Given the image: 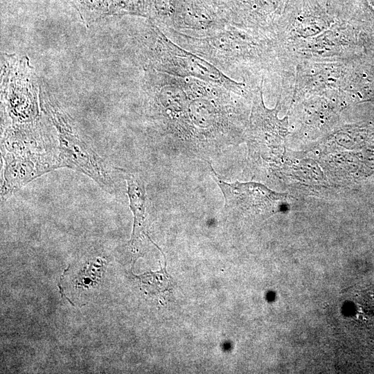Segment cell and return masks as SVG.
Instances as JSON below:
<instances>
[{"label":"cell","instance_id":"5","mask_svg":"<svg viewBox=\"0 0 374 374\" xmlns=\"http://www.w3.org/2000/svg\"><path fill=\"white\" fill-rule=\"evenodd\" d=\"M127 182V194L130 207L134 217V224L130 244L136 246L148 236L145 230L147 194L144 181L138 175L125 171Z\"/></svg>","mask_w":374,"mask_h":374},{"label":"cell","instance_id":"1","mask_svg":"<svg viewBox=\"0 0 374 374\" xmlns=\"http://www.w3.org/2000/svg\"><path fill=\"white\" fill-rule=\"evenodd\" d=\"M154 30L156 41L152 62L156 70L178 77L195 78L244 94V84L230 78L204 58L174 43L158 28Z\"/></svg>","mask_w":374,"mask_h":374},{"label":"cell","instance_id":"2","mask_svg":"<svg viewBox=\"0 0 374 374\" xmlns=\"http://www.w3.org/2000/svg\"><path fill=\"white\" fill-rule=\"evenodd\" d=\"M51 112L58 130L57 156L60 168L80 172L96 181L103 190L113 192L115 186L108 163L71 127L62 115L55 110Z\"/></svg>","mask_w":374,"mask_h":374},{"label":"cell","instance_id":"6","mask_svg":"<svg viewBox=\"0 0 374 374\" xmlns=\"http://www.w3.org/2000/svg\"><path fill=\"white\" fill-rule=\"evenodd\" d=\"M137 277L140 278L142 283L152 282V285H154L153 289L157 292L170 291L171 287L170 278L165 270L164 271L145 273Z\"/></svg>","mask_w":374,"mask_h":374},{"label":"cell","instance_id":"4","mask_svg":"<svg viewBox=\"0 0 374 374\" xmlns=\"http://www.w3.org/2000/svg\"><path fill=\"white\" fill-rule=\"evenodd\" d=\"M211 170L212 177L224 195L226 209L256 213L276 211L277 203L283 198V195L274 193L259 184L225 182L220 178L211 166Z\"/></svg>","mask_w":374,"mask_h":374},{"label":"cell","instance_id":"3","mask_svg":"<svg viewBox=\"0 0 374 374\" xmlns=\"http://www.w3.org/2000/svg\"><path fill=\"white\" fill-rule=\"evenodd\" d=\"M3 172L1 202L41 175L60 168L57 153L42 152L36 145L15 144L1 147Z\"/></svg>","mask_w":374,"mask_h":374}]
</instances>
